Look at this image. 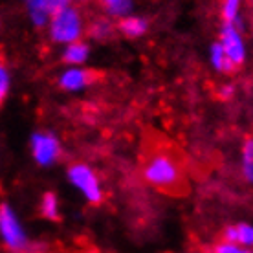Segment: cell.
I'll use <instances>...</instances> for the list:
<instances>
[{
  "instance_id": "4",
  "label": "cell",
  "mask_w": 253,
  "mask_h": 253,
  "mask_svg": "<svg viewBox=\"0 0 253 253\" xmlns=\"http://www.w3.org/2000/svg\"><path fill=\"white\" fill-rule=\"evenodd\" d=\"M0 231H2V239L6 242V246L13 252H20L28 246L24 231L20 228L13 209L7 204H2L0 208Z\"/></svg>"
},
{
  "instance_id": "20",
  "label": "cell",
  "mask_w": 253,
  "mask_h": 253,
  "mask_svg": "<svg viewBox=\"0 0 253 253\" xmlns=\"http://www.w3.org/2000/svg\"><path fill=\"white\" fill-rule=\"evenodd\" d=\"M224 242L239 244V229H237V226H229V228L224 229Z\"/></svg>"
},
{
  "instance_id": "6",
  "label": "cell",
  "mask_w": 253,
  "mask_h": 253,
  "mask_svg": "<svg viewBox=\"0 0 253 253\" xmlns=\"http://www.w3.org/2000/svg\"><path fill=\"white\" fill-rule=\"evenodd\" d=\"M220 42L224 50L228 53V57L233 61L237 66L244 63V44H242L241 32L235 28V24L226 22L220 32Z\"/></svg>"
},
{
  "instance_id": "5",
  "label": "cell",
  "mask_w": 253,
  "mask_h": 253,
  "mask_svg": "<svg viewBox=\"0 0 253 253\" xmlns=\"http://www.w3.org/2000/svg\"><path fill=\"white\" fill-rule=\"evenodd\" d=\"M32 152L41 167H50L61 156V143L51 132H35L32 136Z\"/></svg>"
},
{
  "instance_id": "2",
  "label": "cell",
  "mask_w": 253,
  "mask_h": 253,
  "mask_svg": "<svg viewBox=\"0 0 253 253\" xmlns=\"http://www.w3.org/2000/svg\"><path fill=\"white\" fill-rule=\"evenodd\" d=\"M83 33V20L76 7L68 6L63 11L51 15L50 20V37L53 42L72 44L77 42Z\"/></svg>"
},
{
  "instance_id": "7",
  "label": "cell",
  "mask_w": 253,
  "mask_h": 253,
  "mask_svg": "<svg viewBox=\"0 0 253 253\" xmlns=\"http://www.w3.org/2000/svg\"><path fill=\"white\" fill-rule=\"evenodd\" d=\"M90 81H92V72L84 68H68L59 77L61 88L68 90V92L83 90L84 86H88Z\"/></svg>"
},
{
  "instance_id": "16",
  "label": "cell",
  "mask_w": 253,
  "mask_h": 253,
  "mask_svg": "<svg viewBox=\"0 0 253 253\" xmlns=\"http://www.w3.org/2000/svg\"><path fill=\"white\" fill-rule=\"evenodd\" d=\"M239 244L244 246H253V226L250 224H239Z\"/></svg>"
},
{
  "instance_id": "1",
  "label": "cell",
  "mask_w": 253,
  "mask_h": 253,
  "mask_svg": "<svg viewBox=\"0 0 253 253\" xmlns=\"http://www.w3.org/2000/svg\"><path fill=\"white\" fill-rule=\"evenodd\" d=\"M143 178L156 189L167 193H184L185 180L180 171V165L169 152L154 151L143 162Z\"/></svg>"
},
{
  "instance_id": "11",
  "label": "cell",
  "mask_w": 253,
  "mask_h": 253,
  "mask_svg": "<svg viewBox=\"0 0 253 253\" xmlns=\"http://www.w3.org/2000/svg\"><path fill=\"white\" fill-rule=\"evenodd\" d=\"M211 63H213L215 70L224 72V74H231L237 68V64L228 57V53L224 50L222 42H215V44L211 46Z\"/></svg>"
},
{
  "instance_id": "3",
  "label": "cell",
  "mask_w": 253,
  "mask_h": 253,
  "mask_svg": "<svg viewBox=\"0 0 253 253\" xmlns=\"http://www.w3.org/2000/svg\"><path fill=\"white\" fill-rule=\"evenodd\" d=\"M68 180L72 185H76L79 193H81L90 204H101L103 191L101 184L95 176V172L84 164H72L68 167Z\"/></svg>"
},
{
  "instance_id": "10",
  "label": "cell",
  "mask_w": 253,
  "mask_h": 253,
  "mask_svg": "<svg viewBox=\"0 0 253 253\" xmlns=\"http://www.w3.org/2000/svg\"><path fill=\"white\" fill-rule=\"evenodd\" d=\"M90 55V46L83 41H77V42H72L64 48L63 51V61L68 64H83Z\"/></svg>"
},
{
  "instance_id": "14",
  "label": "cell",
  "mask_w": 253,
  "mask_h": 253,
  "mask_svg": "<svg viewBox=\"0 0 253 253\" xmlns=\"http://www.w3.org/2000/svg\"><path fill=\"white\" fill-rule=\"evenodd\" d=\"M90 37L97 39V41H105V39L110 37L112 33V24L108 22L107 19H97L94 24L90 26Z\"/></svg>"
},
{
  "instance_id": "17",
  "label": "cell",
  "mask_w": 253,
  "mask_h": 253,
  "mask_svg": "<svg viewBox=\"0 0 253 253\" xmlns=\"http://www.w3.org/2000/svg\"><path fill=\"white\" fill-rule=\"evenodd\" d=\"M7 90H9V72L6 66L0 68V99H6Z\"/></svg>"
},
{
  "instance_id": "13",
  "label": "cell",
  "mask_w": 253,
  "mask_h": 253,
  "mask_svg": "<svg viewBox=\"0 0 253 253\" xmlns=\"http://www.w3.org/2000/svg\"><path fill=\"white\" fill-rule=\"evenodd\" d=\"M242 174L246 182L253 184V138H246L242 145Z\"/></svg>"
},
{
  "instance_id": "8",
  "label": "cell",
  "mask_w": 253,
  "mask_h": 253,
  "mask_svg": "<svg viewBox=\"0 0 253 253\" xmlns=\"http://www.w3.org/2000/svg\"><path fill=\"white\" fill-rule=\"evenodd\" d=\"M28 13H30V19H32L35 28H44L50 22V7L46 4V0H24Z\"/></svg>"
},
{
  "instance_id": "22",
  "label": "cell",
  "mask_w": 253,
  "mask_h": 253,
  "mask_svg": "<svg viewBox=\"0 0 253 253\" xmlns=\"http://www.w3.org/2000/svg\"><path fill=\"white\" fill-rule=\"evenodd\" d=\"M120 2H125V0H101V4L105 7H112V6H116V4H120Z\"/></svg>"
},
{
  "instance_id": "18",
  "label": "cell",
  "mask_w": 253,
  "mask_h": 253,
  "mask_svg": "<svg viewBox=\"0 0 253 253\" xmlns=\"http://www.w3.org/2000/svg\"><path fill=\"white\" fill-rule=\"evenodd\" d=\"M215 253H250L244 252L242 248H239V244H231V242H222L215 248Z\"/></svg>"
},
{
  "instance_id": "21",
  "label": "cell",
  "mask_w": 253,
  "mask_h": 253,
  "mask_svg": "<svg viewBox=\"0 0 253 253\" xmlns=\"http://www.w3.org/2000/svg\"><path fill=\"white\" fill-rule=\"evenodd\" d=\"M218 95H220L222 99H229L233 95V86L231 84H224L220 88V92H218Z\"/></svg>"
},
{
  "instance_id": "12",
  "label": "cell",
  "mask_w": 253,
  "mask_h": 253,
  "mask_svg": "<svg viewBox=\"0 0 253 253\" xmlns=\"http://www.w3.org/2000/svg\"><path fill=\"white\" fill-rule=\"evenodd\" d=\"M41 215L48 220H59V202L55 193H44L41 198Z\"/></svg>"
},
{
  "instance_id": "19",
  "label": "cell",
  "mask_w": 253,
  "mask_h": 253,
  "mask_svg": "<svg viewBox=\"0 0 253 253\" xmlns=\"http://www.w3.org/2000/svg\"><path fill=\"white\" fill-rule=\"evenodd\" d=\"M46 4L50 7L51 15H55V13L63 11L70 6V0H46Z\"/></svg>"
},
{
  "instance_id": "15",
  "label": "cell",
  "mask_w": 253,
  "mask_h": 253,
  "mask_svg": "<svg viewBox=\"0 0 253 253\" xmlns=\"http://www.w3.org/2000/svg\"><path fill=\"white\" fill-rule=\"evenodd\" d=\"M239 2H241V0H226V2H224L222 13H224V20H226V22H231V24H233L235 20L239 19Z\"/></svg>"
},
{
  "instance_id": "9",
  "label": "cell",
  "mask_w": 253,
  "mask_h": 253,
  "mask_svg": "<svg viewBox=\"0 0 253 253\" xmlns=\"http://www.w3.org/2000/svg\"><path fill=\"white\" fill-rule=\"evenodd\" d=\"M147 24L145 19H141V17H125V19L120 20V24H118V30H120L123 35L126 37H141V35H145L147 33Z\"/></svg>"
},
{
  "instance_id": "23",
  "label": "cell",
  "mask_w": 253,
  "mask_h": 253,
  "mask_svg": "<svg viewBox=\"0 0 253 253\" xmlns=\"http://www.w3.org/2000/svg\"><path fill=\"white\" fill-rule=\"evenodd\" d=\"M79 2H90V0H79Z\"/></svg>"
}]
</instances>
